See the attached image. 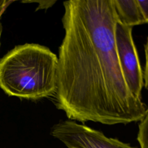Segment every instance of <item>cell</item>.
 <instances>
[{"mask_svg": "<svg viewBox=\"0 0 148 148\" xmlns=\"http://www.w3.org/2000/svg\"><path fill=\"white\" fill-rule=\"evenodd\" d=\"M50 134L68 148H136L73 120L60 121Z\"/></svg>", "mask_w": 148, "mask_h": 148, "instance_id": "obj_3", "label": "cell"}, {"mask_svg": "<svg viewBox=\"0 0 148 148\" xmlns=\"http://www.w3.org/2000/svg\"><path fill=\"white\" fill-rule=\"evenodd\" d=\"M137 2L145 20V24H148V0H137Z\"/></svg>", "mask_w": 148, "mask_h": 148, "instance_id": "obj_8", "label": "cell"}, {"mask_svg": "<svg viewBox=\"0 0 148 148\" xmlns=\"http://www.w3.org/2000/svg\"><path fill=\"white\" fill-rule=\"evenodd\" d=\"M119 21L133 27L145 24L137 0H113Z\"/></svg>", "mask_w": 148, "mask_h": 148, "instance_id": "obj_5", "label": "cell"}, {"mask_svg": "<svg viewBox=\"0 0 148 148\" xmlns=\"http://www.w3.org/2000/svg\"><path fill=\"white\" fill-rule=\"evenodd\" d=\"M58 57L35 43L16 46L0 59V88L8 95L38 99L55 95Z\"/></svg>", "mask_w": 148, "mask_h": 148, "instance_id": "obj_2", "label": "cell"}, {"mask_svg": "<svg viewBox=\"0 0 148 148\" xmlns=\"http://www.w3.org/2000/svg\"><path fill=\"white\" fill-rule=\"evenodd\" d=\"M145 65L143 71V82L145 87L148 90V37L145 45Z\"/></svg>", "mask_w": 148, "mask_h": 148, "instance_id": "obj_7", "label": "cell"}, {"mask_svg": "<svg viewBox=\"0 0 148 148\" xmlns=\"http://www.w3.org/2000/svg\"><path fill=\"white\" fill-rule=\"evenodd\" d=\"M56 105L71 120L106 125L140 121L146 106L124 79L115 43L113 0L63 2Z\"/></svg>", "mask_w": 148, "mask_h": 148, "instance_id": "obj_1", "label": "cell"}, {"mask_svg": "<svg viewBox=\"0 0 148 148\" xmlns=\"http://www.w3.org/2000/svg\"><path fill=\"white\" fill-rule=\"evenodd\" d=\"M12 2H13V1H5V0L0 1V18L2 13L5 10L6 8ZM2 26L0 21V47H1V37L2 35Z\"/></svg>", "mask_w": 148, "mask_h": 148, "instance_id": "obj_9", "label": "cell"}, {"mask_svg": "<svg viewBox=\"0 0 148 148\" xmlns=\"http://www.w3.org/2000/svg\"><path fill=\"white\" fill-rule=\"evenodd\" d=\"M132 32V27L118 20L115 28L116 47L125 82L134 95L142 99L143 73Z\"/></svg>", "mask_w": 148, "mask_h": 148, "instance_id": "obj_4", "label": "cell"}, {"mask_svg": "<svg viewBox=\"0 0 148 148\" xmlns=\"http://www.w3.org/2000/svg\"><path fill=\"white\" fill-rule=\"evenodd\" d=\"M140 121L137 140L140 148H148V106L144 117Z\"/></svg>", "mask_w": 148, "mask_h": 148, "instance_id": "obj_6", "label": "cell"}]
</instances>
